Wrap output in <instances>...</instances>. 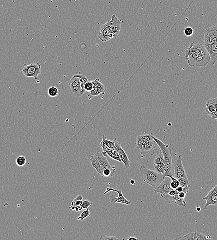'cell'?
<instances>
[{
  "instance_id": "obj_1",
  "label": "cell",
  "mask_w": 217,
  "mask_h": 240,
  "mask_svg": "<svg viewBox=\"0 0 217 240\" xmlns=\"http://www.w3.org/2000/svg\"><path fill=\"white\" fill-rule=\"evenodd\" d=\"M154 141L157 144L161 151L163 153L164 157V163L163 168L164 173L163 174V180L166 177H168L172 180L175 178L172 176V160L171 158V151L172 147L170 145L164 143L160 140L156 138L154 136H152Z\"/></svg>"
},
{
  "instance_id": "obj_2",
  "label": "cell",
  "mask_w": 217,
  "mask_h": 240,
  "mask_svg": "<svg viewBox=\"0 0 217 240\" xmlns=\"http://www.w3.org/2000/svg\"><path fill=\"white\" fill-rule=\"evenodd\" d=\"M140 172L141 175L140 183L141 184L148 183L155 188L163 181V174L148 169L145 165L140 166Z\"/></svg>"
},
{
  "instance_id": "obj_3",
  "label": "cell",
  "mask_w": 217,
  "mask_h": 240,
  "mask_svg": "<svg viewBox=\"0 0 217 240\" xmlns=\"http://www.w3.org/2000/svg\"><path fill=\"white\" fill-rule=\"evenodd\" d=\"M90 160L93 168L100 175H101L104 169L112 166L109 164L106 157L104 156L101 152H97L95 155L91 156Z\"/></svg>"
},
{
  "instance_id": "obj_4",
  "label": "cell",
  "mask_w": 217,
  "mask_h": 240,
  "mask_svg": "<svg viewBox=\"0 0 217 240\" xmlns=\"http://www.w3.org/2000/svg\"><path fill=\"white\" fill-rule=\"evenodd\" d=\"M217 40V25H212L206 29L204 32V46L206 50L209 49Z\"/></svg>"
},
{
  "instance_id": "obj_5",
  "label": "cell",
  "mask_w": 217,
  "mask_h": 240,
  "mask_svg": "<svg viewBox=\"0 0 217 240\" xmlns=\"http://www.w3.org/2000/svg\"><path fill=\"white\" fill-rule=\"evenodd\" d=\"M21 71L25 77L37 79L41 73V65L38 63L29 65L24 64Z\"/></svg>"
},
{
  "instance_id": "obj_6",
  "label": "cell",
  "mask_w": 217,
  "mask_h": 240,
  "mask_svg": "<svg viewBox=\"0 0 217 240\" xmlns=\"http://www.w3.org/2000/svg\"><path fill=\"white\" fill-rule=\"evenodd\" d=\"M174 167V177L178 179L181 178H187V175L183 164V159L181 154L175 156L172 159Z\"/></svg>"
},
{
  "instance_id": "obj_7",
  "label": "cell",
  "mask_w": 217,
  "mask_h": 240,
  "mask_svg": "<svg viewBox=\"0 0 217 240\" xmlns=\"http://www.w3.org/2000/svg\"><path fill=\"white\" fill-rule=\"evenodd\" d=\"M211 61V57L205 47L204 48L197 58L188 65L195 67H204Z\"/></svg>"
},
{
  "instance_id": "obj_8",
  "label": "cell",
  "mask_w": 217,
  "mask_h": 240,
  "mask_svg": "<svg viewBox=\"0 0 217 240\" xmlns=\"http://www.w3.org/2000/svg\"><path fill=\"white\" fill-rule=\"evenodd\" d=\"M110 191L116 192L118 194V196L116 197L114 195H112L109 197V200L110 202L113 204L115 203H122V204H126V205H131V202L130 200H128L126 199L122 192L121 190H116L113 188H107L106 189V191L104 193V194H106Z\"/></svg>"
},
{
  "instance_id": "obj_9",
  "label": "cell",
  "mask_w": 217,
  "mask_h": 240,
  "mask_svg": "<svg viewBox=\"0 0 217 240\" xmlns=\"http://www.w3.org/2000/svg\"><path fill=\"white\" fill-rule=\"evenodd\" d=\"M108 27L111 30L114 35V37L117 38L120 35V31L121 30V23L120 20L116 16V15H113L111 17V19L107 21Z\"/></svg>"
},
{
  "instance_id": "obj_10",
  "label": "cell",
  "mask_w": 217,
  "mask_h": 240,
  "mask_svg": "<svg viewBox=\"0 0 217 240\" xmlns=\"http://www.w3.org/2000/svg\"><path fill=\"white\" fill-rule=\"evenodd\" d=\"M114 37V35L108 27V22L101 25L98 34V38L102 42H107Z\"/></svg>"
},
{
  "instance_id": "obj_11",
  "label": "cell",
  "mask_w": 217,
  "mask_h": 240,
  "mask_svg": "<svg viewBox=\"0 0 217 240\" xmlns=\"http://www.w3.org/2000/svg\"><path fill=\"white\" fill-rule=\"evenodd\" d=\"M170 179H171L169 177H166L161 183L156 188H154V192L155 193H159L161 195L168 194L172 189L170 186L171 181Z\"/></svg>"
},
{
  "instance_id": "obj_12",
  "label": "cell",
  "mask_w": 217,
  "mask_h": 240,
  "mask_svg": "<svg viewBox=\"0 0 217 240\" xmlns=\"http://www.w3.org/2000/svg\"><path fill=\"white\" fill-rule=\"evenodd\" d=\"M114 148L116 150L117 152L118 153L119 156L122 162L123 163L125 168H130V161L128 158L126 153L122 149V147L121 146V144L118 142L116 140L115 142Z\"/></svg>"
},
{
  "instance_id": "obj_13",
  "label": "cell",
  "mask_w": 217,
  "mask_h": 240,
  "mask_svg": "<svg viewBox=\"0 0 217 240\" xmlns=\"http://www.w3.org/2000/svg\"><path fill=\"white\" fill-rule=\"evenodd\" d=\"M164 163L163 153L160 149H159L156 156L154 159L153 167L155 171L160 174H164V170L163 168Z\"/></svg>"
},
{
  "instance_id": "obj_14",
  "label": "cell",
  "mask_w": 217,
  "mask_h": 240,
  "mask_svg": "<svg viewBox=\"0 0 217 240\" xmlns=\"http://www.w3.org/2000/svg\"><path fill=\"white\" fill-rule=\"evenodd\" d=\"M161 197L165 199L166 201L169 204H176L179 207H185L186 206V202L184 199L181 198L178 195V192L174 196H170L168 194H167L161 195Z\"/></svg>"
},
{
  "instance_id": "obj_15",
  "label": "cell",
  "mask_w": 217,
  "mask_h": 240,
  "mask_svg": "<svg viewBox=\"0 0 217 240\" xmlns=\"http://www.w3.org/2000/svg\"><path fill=\"white\" fill-rule=\"evenodd\" d=\"M157 145L154 141H149L144 143L142 149L140 150V154L141 156H146V154L149 153L151 156L155 154L154 149L157 146Z\"/></svg>"
},
{
  "instance_id": "obj_16",
  "label": "cell",
  "mask_w": 217,
  "mask_h": 240,
  "mask_svg": "<svg viewBox=\"0 0 217 240\" xmlns=\"http://www.w3.org/2000/svg\"><path fill=\"white\" fill-rule=\"evenodd\" d=\"M205 112L206 114L212 117L216 111L217 109V97L206 101Z\"/></svg>"
},
{
  "instance_id": "obj_17",
  "label": "cell",
  "mask_w": 217,
  "mask_h": 240,
  "mask_svg": "<svg viewBox=\"0 0 217 240\" xmlns=\"http://www.w3.org/2000/svg\"><path fill=\"white\" fill-rule=\"evenodd\" d=\"M83 196L82 195L77 196L72 202L69 208L71 211L75 210L76 212H79L83 210L82 208L81 207V204L82 202Z\"/></svg>"
},
{
  "instance_id": "obj_18",
  "label": "cell",
  "mask_w": 217,
  "mask_h": 240,
  "mask_svg": "<svg viewBox=\"0 0 217 240\" xmlns=\"http://www.w3.org/2000/svg\"><path fill=\"white\" fill-rule=\"evenodd\" d=\"M207 51L211 57V62L212 63H215L217 62V40L215 44L207 49Z\"/></svg>"
},
{
  "instance_id": "obj_19",
  "label": "cell",
  "mask_w": 217,
  "mask_h": 240,
  "mask_svg": "<svg viewBox=\"0 0 217 240\" xmlns=\"http://www.w3.org/2000/svg\"><path fill=\"white\" fill-rule=\"evenodd\" d=\"M105 90V88L104 85H102L99 88H93L92 91L87 92V95L89 99H91L93 97L100 95L104 94Z\"/></svg>"
},
{
  "instance_id": "obj_20",
  "label": "cell",
  "mask_w": 217,
  "mask_h": 240,
  "mask_svg": "<svg viewBox=\"0 0 217 240\" xmlns=\"http://www.w3.org/2000/svg\"><path fill=\"white\" fill-rule=\"evenodd\" d=\"M203 199L206 200V201L204 207L205 210L207 209L208 206L210 205L217 206V192L213 195L210 196H206L205 197L203 198Z\"/></svg>"
},
{
  "instance_id": "obj_21",
  "label": "cell",
  "mask_w": 217,
  "mask_h": 240,
  "mask_svg": "<svg viewBox=\"0 0 217 240\" xmlns=\"http://www.w3.org/2000/svg\"><path fill=\"white\" fill-rule=\"evenodd\" d=\"M82 74H76L72 77L69 82L70 89L75 87L77 85L82 83Z\"/></svg>"
},
{
  "instance_id": "obj_22",
  "label": "cell",
  "mask_w": 217,
  "mask_h": 240,
  "mask_svg": "<svg viewBox=\"0 0 217 240\" xmlns=\"http://www.w3.org/2000/svg\"><path fill=\"white\" fill-rule=\"evenodd\" d=\"M116 168L114 166H111L109 168H106L103 171L101 175V177H110L115 176L116 174Z\"/></svg>"
},
{
  "instance_id": "obj_23",
  "label": "cell",
  "mask_w": 217,
  "mask_h": 240,
  "mask_svg": "<svg viewBox=\"0 0 217 240\" xmlns=\"http://www.w3.org/2000/svg\"><path fill=\"white\" fill-rule=\"evenodd\" d=\"M70 90L72 94L75 97H78L82 96L85 93V91L82 88L81 83L77 85L75 87L72 88L71 89H70Z\"/></svg>"
},
{
  "instance_id": "obj_24",
  "label": "cell",
  "mask_w": 217,
  "mask_h": 240,
  "mask_svg": "<svg viewBox=\"0 0 217 240\" xmlns=\"http://www.w3.org/2000/svg\"><path fill=\"white\" fill-rule=\"evenodd\" d=\"M106 154H107L108 156L112 158L113 159L117 161L120 162H122L119 156L118 153V152H117V151L114 148L112 149H109L107 151V152H106Z\"/></svg>"
},
{
  "instance_id": "obj_25",
  "label": "cell",
  "mask_w": 217,
  "mask_h": 240,
  "mask_svg": "<svg viewBox=\"0 0 217 240\" xmlns=\"http://www.w3.org/2000/svg\"><path fill=\"white\" fill-rule=\"evenodd\" d=\"M174 240H197V236L195 232H190L185 236L176 238Z\"/></svg>"
},
{
  "instance_id": "obj_26",
  "label": "cell",
  "mask_w": 217,
  "mask_h": 240,
  "mask_svg": "<svg viewBox=\"0 0 217 240\" xmlns=\"http://www.w3.org/2000/svg\"><path fill=\"white\" fill-rule=\"evenodd\" d=\"M47 93L50 97L54 98L58 95L59 91L57 87L52 86L49 88L47 91Z\"/></svg>"
},
{
  "instance_id": "obj_27",
  "label": "cell",
  "mask_w": 217,
  "mask_h": 240,
  "mask_svg": "<svg viewBox=\"0 0 217 240\" xmlns=\"http://www.w3.org/2000/svg\"><path fill=\"white\" fill-rule=\"evenodd\" d=\"M26 163V160L25 157L23 156H20L16 160V163L19 167H22L25 165Z\"/></svg>"
},
{
  "instance_id": "obj_28",
  "label": "cell",
  "mask_w": 217,
  "mask_h": 240,
  "mask_svg": "<svg viewBox=\"0 0 217 240\" xmlns=\"http://www.w3.org/2000/svg\"><path fill=\"white\" fill-rule=\"evenodd\" d=\"M103 140L105 142V143L107 145V146L109 149H112L114 148V146H115V142L116 140H117L116 138H115L113 141H110V140H108L106 138V136L103 135Z\"/></svg>"
},
{
  "instance_id": "obj_29",
  "label": "cell",
  "mask_w": 217,
  "mask_h": 240,
  "mask_svg": "<svg viewBox=\"0 0 217 240\" xmlns=\"http://www.w3.org/2000/svg\"><path fill=\"white\" fill-rule=\"evenodd\" d=\"M90 212L88 209L85 210L81 213V215L77 217V220H81L83 221L88 216H90Z\"/></svg>"
},
{
  "instance_id": "obj_30",
  "label": "cell",
  "mask_w": 217,
  "mask_h": 240,
  "mask_svg": "<svg viewBox=\"0 0 217 240\" xmlns=\"http://www.w3.org/2000/svg\"><path fill=\"white\" fill-rule=\"evenodd\" d=\"M144 143H145V142L143 141V139H142V137H141V135H138L137 137L136 142L137 148L138 149L141 150L142 149L143 145H144Z\"/></svg>"
},
{
  "instance_id": "obj_31",
  "label": "cell",
  "mask_w": 217,
  "mask_h": 240,
  "mask_svg": "<svg viewBox=\"0 0 217 240\" xmlns=\"http://www.w3.org/2000/svg\"><path fill=\"white\" fill-rule=\"evenodd\" d=\"M177 180H178V181H179L180 186L183 187V188L186 187V186L190 185V184H189V181H188V177L181 178L178 179Z\"/></svg>"
},
{
  "instance_id": "obj_32",
  "label": "cell",
  "mask_w": 217,
  "mask_h": 240,
  "mask_svg": "<svg viewBox=\"0 0 217 240\" xmlns=\"http://www.w3.org/2000/svg\"><path fill=\"white\" fill-rule=\"evenodd\" d=\"M195 233H196V235L197 236V240L212 239L211 237L209 235L206 236V235H204V234L199 232H195Z\"/></svg>"
},
{
  "instance_id": "obj_33",
  "label": "cell",
  "mask_w": 217,
  "mask_h": 240,
  "mask_svg": "<svg viewBox=\"0 0 217 240\" xmlns=\"http://www.w3.org/2000/svg\"><path fill=\"white\" fill-rule=\"evenodd\" d=\"M194 31L193 28L190 27H187L184 30V34L188 37L192 36L194 34Z\"/></svg>"
},
{
  "instance_id": "obj_34",
  "label": "cell",
  "mask_w": 217,
  "mask_h": 240,
  "mask_svg": "<svg viewBox=\"0 0 217 240\" xmlns=\"http://www.w3.org/2000/svg\"><path fill=\"white\" fill-rule=\"evenodd\" d=\"M92 204L93 203L91 201L83 200L81 204V207L83 209H86L89 207H91Z\"/></svg>"
},
{
  "instance_id": "obj_35",
  "label": "cell",
  "mask_w": 217,
  "mask_h": 240,
  "mask_svg": "<svg viewBox=\"0 0 217 240\" xmlns=\"http://www.w3.org/2000/svg\"><path fill=\"white\" fill-rule=\"evenodd\" d=\"M100 240H119L120 239L118 238H116L115 237H112V236H109V235H107L106 234H102L100 238Z\"/></svg>"
},
{
  "instance_id": "obj_36",
  "label": "cell",
  "mask_w": 217,
  "mask_h": 240,
  "mask_svg": "<svg viewBox=\"0 0 217 240\" xmlns=\"http://www.w3.org/2000/svg\"><path fill=\"white\" fill-rule=\"evenodd\" d=\"M152 136H153V134L152 133L147 134H143V135H141V137H142V138L145 142L153 141V139Z\"/></svg>"
},
{
  "instance_id": "obj_37",
  "label": "cell",
  "mask_w": 217,
  "mask_h": 240,
  "mask_svg": "<svg viewBox=\"0 0 217 240\" xmlns=\"http://www.w3.org/2000/svg\"><path fill=\"white\" fill-rule=\"evenodd\" d=\"M85 90L87 92H90V91H92L93 89V85L92 84V82L88 81L86 83L85 85L84 86Z\"/></svg>"
},
{
  "instance_id": "obj_38",
  "label": "cell",
  "mask_w": 217,
  "mask_h": 240,
  "mask_svg": "<svg viewBox=\"0 0 217 240\" xmlns=\"http://www.w3.org/2000/svg\"><path fill=\"white\" fill-rule=\"evenodd\" d=\"M170 186H171V188L172 189H175L176 190L179 186V182L178 181V180L177 179L175 178L174 179L172 180L170 182Z\"/></svg>"
},
{
  "instance_id": "obj_39",
  "label": "cell",
  "mask_w": 217,
  "mask_h": 240,
  "mask_svg": "<svg viewBox=\"0 0 217 240\" xmlns=\"http://www.w3.org/2000/svg\"><path fill=\"white\" fill-rule=\"evenodd\" d=\"M91 82L93 85V88H99L104 85L100 81V79L99 78H97L94 81H91Z\"/></svg>"
},
{
  "instance_id": "obj_40",
  "label": "cell",
  "mask_w": 217,
  "mask_h": 240,
  "mask_svg": "<svg viewBox=\"0 0 217 240\" xmlns=\"http://www.w3.org/2000/svg\"><path fill=\"white\" fill-rule=\"evenodd\" d=\"M186 194V193H185L184 192L182 191L178 193V195H179V197L181 198L184 199Z\"/></svg>"
},
{
  "instance_id": "obj_41",
  "label": "cell",
  "mask_w": 217,
  "mask_h": 240,
  "mask_svg": "<svg viewBox=\"0 0 217 240\" xmlns=\"http://www.w3.org/2000/svg\"><path fill=\"white\" fill-rule=\"evenodd\" d=\"M177 192V190H175V189H172V190L169 192V193H168V194L170 196H174L176 194Z\"/></svg>"
},
{
  "instance_id": "obj_42",
  "label": "cell",
  "mask_w": 217,
  "mask_h": 240,
  "mask_svg": "<svg viewBox=\"0 0 217 240\" xmlns=\"http://www.w3.org/2000/svg\"><path fill=\"white\" fill-rule=\"evenodd\" d=\"M176 190H177V191L179 193V192L183 191V190H184V188H183V187H181V186H179V187H178V188L176 189Z\"/></svg>"
},
{
  "instance_id": "obj_43",
  "label": "cell",
  "mask_w": 217,
  "mask_h": 240,
  "mask_svg": "<svg viewBox=\"0 0 217 240\" xmlns=\"http://www.w3.org/2000/svg\"><path fill=\"white\" fill-rule=\"evenodd\" d=\"M211 118H212V119H213V120H217V109L216 111V112L215 113V114L213 116H212Z\"/></svg>"
},
{
  "instance_id": "obj_44",
  "label": "cell",
  "mask_w": 217,
  "mask_h": 240,
  "mask_svg": "<svg viewBox=\"0 0 217 240\" xmlns=\"http://www.w3.org/2000/svg\"><path fill=\"white\" fill-rule=\"evenodd\" d=\"M128 240H138V239L137 238H135V237H133V236H131V237H130V238H128Z\"/></svg>"
},
{
  "instance_id": "obj_45",
  "label": "cell",
  "mask_w": 217,
  "mask_h": 240,
  "mask_svg": "<svg viewBox=\"0 0 217 240\" xmlns=\"http://www.w3.org/2000/svg\"><path fill=\"white\" fill-rule=\"evenodd\" d=\"M130 183L132 184V185H135V181L134 180L132 179L130 181Z\"/></svg>"
},
{
  "instance_id": "obj_46",
  "label": "cell",
  "mask_w": 217,
  "mask_h": 240,
  "mask_svg": "<svg viewBox=\"0 0 217 240\" xmlns=\"http://www.w3.org/2000/svg\"><path fill=\"white\" fill-rule=\"evenodd\" d=\"M196 210H197V212H199L201 211V208L200 207H197V208H196Z\"/></svg>"
}]
</instances>
